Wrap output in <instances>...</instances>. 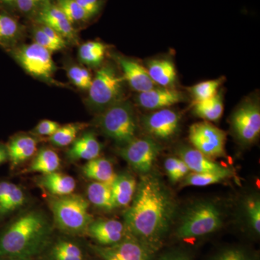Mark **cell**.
Returning a JSON list of instances; mask_svg holds the SVG:
<instances>
[{
	"mask_svg": "<svg viewBox=\"0 0 260 260\" xmlns=\"http://www.w3.org/2000/svg\"><path fill=\"white\" fill-rule=\"evenodd\" d=\"M84 127V124H70L60 126L54 134L49 138L51 143L57 147L68 146L76 140L78 133Z\"/></svg>",
	"mask_w": 260,
	"mask_h": 260,
	"instance_id": "1f68e13d",
	"label": "cell"
},
{
	"mask_svg": "<svg viewBox=\"0 0 260 260\" xmlns=\"http://www.w3.org/2000/svg\"><path fill=\"white\" fill-rule=\"evenodd\" d=\"M37 183L51 196H64L73 194L76 187L74 178L58 172L44 174L38 177Z\"/></svg>",
	"mask_w": 260,
	"mask_h": 260,
	"instance_id": "d6986e66",
	"label": "cell"
},
{
	"mask_svg": "<svg viewBox=\"0 0 260 260\" xmlns=\"http://www.w3.org/2000/svg\"><path fill=\"white\" fill-rule=\"evenodd\" d=\"M48 1L49 0H18L16 7L22 13L30 14L39 11Z\"/></svg>",
	"mask_w": 260,
	"mask_h": 260,
	"instance_id": "f35d334b",
	"label": "cell"
},
{
	"mask_svg": "<svg viewBox=\"0 0 260 260\" xmlns=\"http://www.w3.org/2000/svg\"><path fill=\"white\" fill-rule=\"evenodd\" d=\"M90 18L98 14L102 9L103 0H75Z\"/></svg>",
	"mask_w": 260,
	"mask_h": 260,
	"instance_id": "60d3db41",
	"label": "cell"
},
{
	"mask_svg": "<svg viewBox=\"0 0 260 260\" xmlns=\"http://www.w3.org/2000/svg\"><path fill=\"white\" fill-rule=\"evenodd\" d=\"M91 249L102 260H152L153 256L143 244L129 234L115 245H94Z\"/></svg>",
	"mask_w": 260,
	"mask_h": 260,
	"instance_id": "8fae6325",
	"label": "cell"
},
{
	"mask_svg": "<svg viewBox=\"0 0 260 260\" xmlns=\"http://www.w3.org/2000/svg\"><path fill=\"white\" fill-rule=\"evenodd\" d=\"M246 218L252 233L259 237L260 234V200L259 195L251 194L244 203Z\"/></svg>",
	"mask_w": 260,
	"mask_h": 260,
	"instance_id": "4dcf8cb0",
	"label": "cell"
},
{
	"mask_svg": "<svg viewBox=\"0 0 260 260\" xmlns=\"http://www.w3.org/2000/svg\"><path fill=\"white\" fill-rule=\"evenodd\" d=\"M82 170L84 175L88 179L109 184H112L116 176L112 162L107 158L99 157L88 160Z\"/></svg>",
	"mask_w": 260,
	"mask_h": 260,
	"instance_id": "cb8c5ba5",
	"label": "cell"
},
{
	"mask_svg": "<svg viewBox=\"0 0 260 260\" xmlns=\"http://www.w3.org/2000/svg\"><path fill=\"white\" fill-rule=\"evenodd\" d=\"M137 181L128 174H116L111 187L115 208L128 206L133 201L137 189Z\"/></svg>",
	"mask_w": 260,
	"mask_h": 260,
	"instance_id": "603a6c76",
	"label": "cell"
},
{
	"mask_svg": "<svg viewBox=\"0 0 260 260\" xmlns=\"http://www.w3.org/2000/svg\"><path fill=\"white\" fill-rule=\"evenodd\" d=\"M212 260H258V257L245 248L229 247L220 251Z\"/></svg>",
	"mask_w": 260,
	"mask_h": 260,
	"instance_id": "d590c367",
	"label": "cell"
},
{
	"mask_svg": "<svg viewBox=\"0 0 260 260\" xmlns=\"http://www.w3.org/2000/svg\"><path fill=\"white\" fill-rule=\"evenodd\" d=\"M142 124L150 136L160 140L171 139L179 130L180 116L167 108L143 116Z\"/></svg>",
	"mask_w": 260,
	"mask_h": 260,
	"instance_id": "7c38bea8",
	"label": "cell"
},
{
	"mask_svg": "<svg viewBox=\"0 0 260 260\" xmlns=\"http://www.w3.org/2000/svg\"><path fill=\"white\" fill-rule=\"evenodd\" d=\"M60 127L57 122L51 120H43L36 126L35 133L41 136H51Z\"/></svg>",
	"mask_w": 260,
	"mask_h": 260,
	"instance_id": "ab89813d",
	"label": "cell"
},
{
	"mask_svg": "<svg viewBox=\"0 0 260 260\" xmlns=\"http://www.w3.org/2000/svg\"><path fill=\"white\" fill-rule=\"evenodd\" d=\"M166 171L170 181L173 183L179 181L178 179V169H179V158H169L164 162Z\"/></svg>",
	"mask_w": 260,
	"mask_h": 260,
	"instance_id": "b9f144b4",
	"label": "cell"
},
{
	"mask_svg": "<svg viewBox=\"0 0 260 260\" xmlns=\"http://www.w3.org/2000/svg\"><path fill=\"white\" fill-rule=\"evenodd\" d=\"M7 149L12 167H16L28 160L36 153L37 141L29 135H19L10 141Z\"/></svg>",
	"mask_w": 260,
	"mask_h": 260,
	"instance_id": "7402d4cb",
	"label": "cell"
},
{
	"mask_svg": "<svg viewBox=\"0 0 260 260\" xmlns=\"http://www.w3.org/2000/svg\"><path fill=\"white\" fill-rule=\"evenodd\" d=\"M227 177L219 174H198L191 173L184 177L183 185L194 186H205L221 182L228 179Z\"/></svg>",
	"mask_w": 260,
	"mask_h": 260,
	"instance_id": "e575fe53",
	"label": "cell"
},
{
	"mask_svg": "<svg viewBox=\"0 0 260 260\" xmlns=\"http://www.w3.org/2000/svg\"><path fill=\"white\" fill-rule=\"evenodd\" d=\"M51 227L46 215L38 210L22 214L0 235V259H32L51 243Z\"/></svg>",
	"mask_w": 260,
	"mask_h": 260,
	"instance_id": "7a4b0ae2",
	"label": "cell"
},
{
	"mask_svg": "<svg viewBox=\"0 0 260 260\" xmlns=\"http://www.w3.org/2000/svg\"><path fill=\"white\" fill-rule=\"evenodd\" d=\"M37 15L39 23L52 28L64 39L75 40L76 34L73 24L68 20L57 5L51 4L49 0L38 11Z\"/></svg>",
	"mask_w": 260,
	"mask_h": 260,
	"instance_id": "e0dca14e",
	"label": "cell"
},
{
	"mask_svg": "<svg viewBox=\"0 0 260 260\" xmlns=\"http://www.w3.org/2000/svg\"><path fill=\"white\" fill-rule=\"evenodd\" d=\"M18 0H0V3L7 6H16Z\"/></svg>",
	"mask_w": 260,
	"mask_h": 260,
	"instance_id": "7dc6e473",
	"label": "cell"
},
{
	"mask_svg": "<svg viewBox=\"0 0 260 260\" xmlns=\"http://www.w3.org/2000/svg\"><path fill=\"white\" fill-rule=\"evenodd\" d=\"M189 138L194 148L208 158H220L225 155L226 134L209 121L192 124L189 128Z\"/></svg>",
	"mask_w": 260,
	"mask_h": 260,
	"instance_id": "9c48e42d",
	"label": "cell"
},
{
	"mask_svg": "<svg viewBox=\"0 0 260 260\" xmlns=\"http://www.w3.org/2000/svg\"><path fill=\"white\" fill-rule=\"evenodd\" d=\"M68 75L74 85L84 90L90 88L93 80L88 70L76 65L70 67L68 70Z\"/></svg>",
	"mask_w": 260,
	"mask_h": 260,
	"instance_id": "74e56055",
	"label": "cell"
},
{
	"mask_svg": "<svg viewBox=\"0 0 260 260\" xmlns=\"http://www.w3.org/2000/svg\"><path fill=\"white\" fill-rule=\"evenodd\" d=\"M123 82L124 78L112 65L103 66L98 70L89 88V105L101 113L121 100Z\"/></svg>",
	"mask_w": 260,
	"mask_h": 260,
	"instance_id": "8992f818",
	"label": "cell"
},
{
	"mask_svg": "<svg viewBox=\"0 0 260 260\" xmlns=\"http://www.w3.org/2000/svg\"><path fill=\"white\" fill-rule=\"evenodd\" d=\"M102 145L93 133H86L75 140L68 152L70 160H93L99 157Z\"/></svg>",
	"mask_w": 260,
	"mask_h": 260,
	"instance_id": "ffe728a7",
	"label": "cell"
},
{
	"mask_svg": "<svg viewBox=\"0 0 260 260\" xmlns=\"http://www.w3.org/2000/svg\"><path fill=\"white\" fill-rule=\"evenodd\" d=\"M161 150L160 144L151 137L136 138L120 149V155L130 167L140 174L150 173Z\"/></svg>",
	"mask_w": 260,
	"mask_h": 260,
	"instance_id": "ba28073f",
	"label": "cell"
},
{
	"mask_svg": "<svg viewBox=\"0 0 260 260\" xmlns=\"http://www.w3.org/2000/svg\"><path fill=\"white\" fill-rule=\"evenodd\" d=\"M13 184V183L9 181H0V205L3 204V202L8 198Z\"/></svg>",
	"mask_w": 260,
	"mask_h": 260,
	"instance_id": "ee69618b",
	"label": "cell"
},
{
	"mask_svg": "<svg viewBox=\"0 0 260 260\" xmlns=\"http://www.w3.org/2000/svg\"><path fill=\"white\" fill-rule=\"evenodd\" d=\"M185 95L174 88H155L148 91L139 93L136 102L139 107L145 110L157 111L167 109L184 102Z\"/></svg>",
	"mask_w": 260,
	"mask_h": 260,
	"instance_id": "5bb4252c",
	"label": "cell"
},
{
	"mask_svg": "<svg viewBox=\"0 0 260 260\" xmlns=\"http://www.w3.org/2000/svg\"><path fill=\"white\" fill-rule=\"evenodd\" d=\"M18 22L8 15H0V43L13 40L19 32Z\"/></svg>",
	"mask_w": 260,
	"mask_h": 260,
	"instance_id": "8d00e7d4",
	"label": "cell"
},
{
	"mask_svg": "<svg viewBox=\"0 0 260 260\" xmlns=\"http://www.w3.org/2000/svg\"><path fill=\"white\" fill-rule=\"evenodd\" d=\"M223 101L222 93L208 100L195 103L193 107L194 114L207 121H217L221 118L223 113Z\"/></svg>",
	"mask_w": 260,
	"mask_h": 260,
	"instance_id": "4316f807",
	"label": "cell"
},
{
	"mask_svg": "<svg viewBox=\"0 0 260 260\" xmlns=\"http://www.w3.org/2000/svg\"><path fill=\"white\" fill-rule=\"evenodd\" d=\"M86 194L89 203L99 209L110 211L116 208L111 184L93 181L87 186Z\"/></svg>",
	"mask_w": 260,
	"mask_h": 260,
	"instance_id": "d4e9b609",
	"label": "cell"
},
{
	"mask_svg": "<svg viewBox=\"0 0 260 260\" xmlns=\"http://www.w3.org/2000/svg\"><path fill=\"white\" fill-rule=\"evenodd\" d=\"M49 208L54 223L65 234L73 236L86 234L92 216L89 213V203L80 194L51 196Z\"/></svg>",
	"mask_w": 260,
	"mask_h": 260,
	"instance_id": "277c9868",
	"label": "cell"
},
{
	"mask_svg": "<svg viewBox=\"0 0 260 260\" xmlns=\"http://www.w3.org/2000/svg\"><path fill=\"white\" fill-rule=\"evenodd\" d=\"M3 260H31V259H25V258L18 257H9V258H1Z\"/></svg>",
	"mask_w": 260,
	"mask_h": 260,
	"instance_id": "c3c4849f",
	"label": "cell"
},
{
	"mask_svg": "<svg viewBox=\"0 0 260 260\" xmlns=\"http://www.w3.org/2000/svg\"><path fill=\"white\" fill-rule=\"evenodd\" d=\"M107 52V46L99 42H88L79 49V58L84 64L97 67L102 64Z\"/></svg>",
	"mask_w": 260,
	"mask_h": 260,
	"instance_id": "f1b7e54d",
	"label": "cell"
},
{
	"mask_svg": "<svg viewBox=\"0 0 260 260\" xmlns=\"http://www.w3.org/2000/svg\"><path fill=\"white\" fill-rule=\"evenodd\" d=\"M155 260H192V257L188 251L175 249L164 253Z\"/></svg>",
	"mask_w": 260,
	"mask_h": 260,
	"instance_id": "7bdbcfd3",
	"label": "cell"
},
{
	"mask_svg": "<svg viewBox=\"0 0 260 260\" xmlns=\"http://www.w3.org/2000/svg\"><path fill=\"white\" fill-rule=\"evenodd\" d=\"M189 167L181 159L179 158V169H178V179H181L184 178L189 174Z\"/></svg>",
	"mask_w": 260,
	"mask_h": 260,
	"instance_id": "f6af8a7d",
	"label": "cell"
},
{
	"mask_svg": "<svg viewBox=\"0 0 260 260\" xmlns=\"http://www.w3.org/2000/svg\"><path fill=\"white\" fill-rule=\"evenodd\" d=\"M223 78L207 80L196 84L189 88L194 104L212 99L218 93V89L223 83Z\"/></svg>",
	"mask_w": 260,
	"mask_h": 260,
	"instance_id": "f546056e",
	"label": "cell"
},
{
	"mask_svg": "<svg viewBox=\"0 0 260 260\" xmlns=\"http://www.w3.org/2000/svg\"><path fill=\"white\" fill-rule=\"evenodd\" d=\"M177 152L179 158L185 162L189 170L194 173L219 174L229 178L234 174L230 169L213 162L211 158L205 156L197 149L181 145Z\"/></svg>",
	"mask_w": 260,
	"mask_h": 260,
	"instance_id": "9a60e30c",
	"label": "cell"
},
{
	"mask_svg": "<svg viewBox=\"0 0 260 260\" xmlns=\"http://www.w3.org/2000/svg\"><path fill=\"white\" fill-rule=\"evenodd\" d=\"M34 40L39 45L48 51H56L66 47L64 38L52 28L45 25H41L34 32Z\"/></svg>",
	"mask_w": 260,
	"mask_h": 260,
	"instance_id": "83f0119b",
	"label": "cell"
},
{
	"mask_svg": "<svg viewBox=\"0 0 260 260\" xmlns=\"http://www.w3.org/2000/svg\"><path fill=\"white\" fill-rule=\"evenodd\" d=\"M223 223V214L218 204L210 200H200L188 207L176 229L180 240H189L213 234Z\"/></svg>",
	"mask_w": 260,
	"mask_h": 260,
	"instance_id": "3957f363",
	"label": "cell"
},
{
	"mask_svg": "<svg viewBox=\"0 0 260 260\" xmlns=\"http://www.w3.org/2000/svg\"><path fill=\"white\" fill-rule=\"evenodd\" d=\"M96 124L104 135L122 146L135 139L138 130L134 108L123 99L101 112Z\"/></svg>",
	"mask_w": 260,
	"mask_h": 260,
	"instance_id": "5b68a950",
	"label": "cell"
},
{
	"mask_svg": "<svg viewBox=\"0 0 260 260\" xmlns=\"http://www.w3.org/2000/svg\"><path fill=\"white\" fill-rule=\"evenodd\" d=\"M176 210L175 200L161 179L148 173L137 185L131 205L124 213V225L130 235L154 254L164 245Z\"/></svg>",
	"mask_w": 260,
	"mask_h": 260,
	"instance_id": "6da1fadb",
	"label": "cell"
},
{
	"mask_svg": "<svg viewBox=\"0 0 260 260\" xmlns=\"http://www.w3.org/2000/svg\"><path fill=\"white\" fill-rule=\"evenodd\" d=\"M149 76L155 85L162 88H174L177 82V73L175 64L165 58L153 59L147 62Z\"/></svg>",
	"mask_w": 260,
	"mask_h": 260,
	"instance_id": "ac0fdd59",
	"label": "cell"
},
{
	"mask_svg": "<svg viewBox=\"0 0 260 260\" xmlns=\"http://www.w3.org/2000/svg\"><path fill=\"white\" fill-rule=\"evenodd\" d=\"M15 58L29 74L37 78L51 79L55 70L50 51L37 43L20 47Z\"/></svg>",
	"mask_w": 260,
	"mask_h": 260,
	"instance_id": "30bf717a",
	"label": "cell"
},
{
	"mask_svg": "<svg viewBox=\"0 0 260 260\" xmlns=\"http://www.w3.org/2000/svg\"><path fill=\"white\" fill-rule=\"evenodd\" d=\"M47 248L44 260H85L83 247L70 239L59 238Z\"/></svg>",
	"mask_w": 260,
	"mask_h": 260,
	"instance_id": "44dd1931",
	"label": "cell"
},
{
	"mask_svg": "<svg viewBox=\"0 0 260 260\" xmlns=\"http://www.w3.org/2000/svg\"><path fill=\"white\" fill-rule=\"evenodd\" d=\"M25 201V194L23 189L16 184H13L8 198L0 205V218L20 208Z\"/></svg>",
	"mask_w": 260,
	"mask_h": 260,
	"instance_id": "836d02e7",
	"label": "cell"
},
{
	"mask_svg": "<svg viewBox=\"0 0 260 260\" xmlns=\"http://www.w3.org/2000/svg\"><path fill=\"white\" fill-rule=\"evenodd\" d=\"M233 133L239 142L244 145L251 144L260 134V107L257 99H246L232 116Z\"/></svg>",
	"mask_w": 260,
	"mask_h": 260,
	"instance_id": "52a82bcc",
	"label": "cell"
},
{
	"mask_svg": "<svg viewBox=\"0 0 260 260\" xmlns=\"http://www.w3.org/2000/svg\"><path fill=\"white\" fill-rule=\"evenodd\" d=\"M60 164V158L55 151L49 148H43L38 152L26 172L40 173L44 175L57 172Z\"/></svg>",
	"mask_w": 260,
	"mask_h": 260,
	"instance_id": "484cf974",
	"label": "cell"
},
{
	"mask_svg": "<svg viewBox=\"0 0 260 260\" xmlns=\"http://www.w3.org/2000/svg\"><path fill=\"white\" fill-rule=\"evenodd\" d=\"M116 61L120 66L124 80L127 82L130 88L139 93L148 91L156 85L150 79L148 70L135 59L116 56Z\"/></svg>",
	"mask_w": 260,
	"mask_h": 260,
	"instance_id": "2e32d148",
	"label": "cell"
},
{
	"mask_svg": "<svg viewBox=\"0 0 260 260\" xmlns=\"http://www.w3.org/2000/svg\"><path fill=\"white\" fill-rule=\"evenodd\" d=\"M8 159V149L0 145V164H3Z\"/></svg>",
	"mask_w": 260,
	"mask_h": 260,
	"instance_id": "bcb514c9",
	"label": "cell"
},
{
	"mask_svg": "<svg viewBox=\"0 0 260 260\" xmlns=\"http://www.w3.org/2000/svg\"><path fill=\"white\" fill-rule=\"evenodd\" d=\"M56 5L72 24L75 22L85 21L90 18L88 13L75 0H57Z\"/></svg>",
	"mask_w": 260,
	"mask_h": 260,
	"instance_id": "d6a6232c",
	"label": "cell"
},
{
	"mask_svg": "<svg viewBox=\"0 0 260 260\" xmlns=\"http://www.w3.org/2000/svg\"><path fill=\"white\" fill-rule=\"evenodd\" d=\"M124 223L114 219H99L89 224L86 234L98 245L110 246L121 242L128 235Z\"/></svg>",
	"mask_w": 260,
	"mask_h": 260,
	"instance_id": "4fadbf2b",
	"label": "cell"
}]
</instances>
